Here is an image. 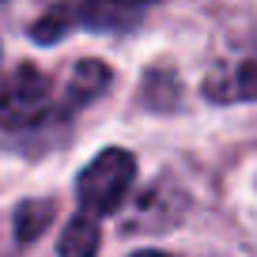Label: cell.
Instances as JSON below:
<instances>
[{"label":"cell","mask_w":257,"mask_h":257,"mask_svg":"<svg viewBox=\"0 0 257 257\" xmlns=\"http://www.w3.org/2000/svg\"><path fill=\"white\" fill-rule=\"evenodd\" d=\"M49 110H53V87L34 64H19L12 76L0 80V128L12 133L34 128L49 117Z\"/></svg>","instance_id":"3957f363"},{"label":"cell","mask_w":257,"mask_h":257,"mask_svg":"<svg viewBox=\"0 0 257 257\" xmlns=\"http://www.w3.org/2000/svg\"><path fill=\"white\" fill-rule=\"evenodd\" d=\"M204 95L212 102H253L257 98V42L223 53L204 76Z\"/></svg>","instance_id":"277c9868"},{"label":"cell","mask_w":257,"mask_h":257,"mask_svg":"<svg viewBox=\"0 0 257 257\" xmlns=\"http://www.w3.org/2000/svg\"><path fill=\"white\" fill-rule=\"evenodd\" d=\"M49 216H53V204H49V201H27L23 208L16 212V234L23 242L34 238V234H42L46 223H49Z\"/></svg>","instance_id":"52a82bcc"},{"label":"cell","mask_w":257,"mask_h":257,"mask_svg":"<svg viewBox=\"0 0 257 257\" xmlns=\"http://www.w3.org/2000/svg\"><path fill=\"white\" fill-rule=\"evenodd\" d=\"M57 249H61V253H68V257H87V253H95V249H98V227H95V219H91V212H87V216H76L72 223L64 227Z\"/></svg>","instance_id":"8992f818"},{"label":"cell","mask_w":257,"mask_h":257,"mask_svg":"<svg viewBox=\"0 0 257 257\" xmlns=\"http://www.w3.org/2000/svg\"><path fill=\"white\" fill-rule=\"evenodd\" d=\"M148 8H152V0H72V4L53 8L42 23H34L31 34L38 42H57L72 27H87V31H102V34H125L144 23Z\"/></svg>","instance_id":"6da1fadb"},{"label":"cell","mask_w":257,"mask_h":257,"mask_svg":"<svg viewBox=\"0 0 257 257\" xmlns=\"http://www.w3.org/2000/svg\"><path fill=\"white\" fill-rule=\"evenodd\" d=\"M110 87V68L102 61H80L68 76V106H87Z\"/></svg>","instance_id":"5b68a950"},{"label":"cell","mask_w":257,"mask_h":257,"mask_svg":"<svg viewBox=\"0 0 257 257\" xmlns=\"http://www.w3.org/2000/svg\"><path fill=\"white\" fill-rule=\"evenodd\" d=\"M133 178H137V159L125 148H106L102 155H95L76 182L83 212H91V216L117 212L128 189H133Z\"/></svg>","instance_id":"7a4b0ae2"}]
</instances>
